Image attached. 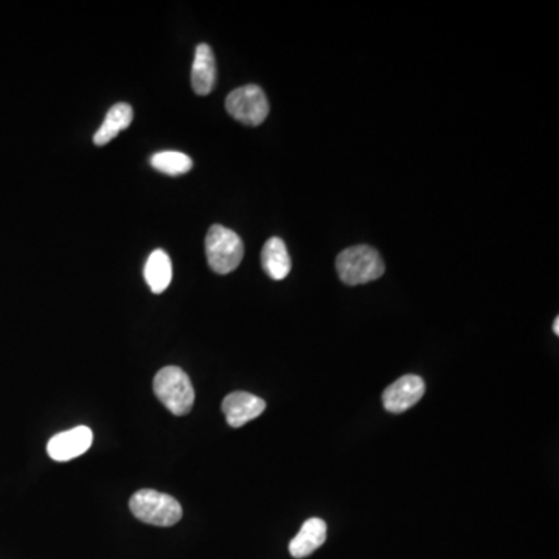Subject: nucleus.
Here are the masks:
<instances>
[{"mask_svg":"<svg viewBox=\"0 0 559 559\" xmlns=\"http://www.w3.org/2000/svg\"><path fill=\"white\" fill-rule=\"evenodd\" d=\"M336 269L345 285H365L384 275L385 264L376 249L354 246L338 255Z\"/></svg>","mask_w":559,"mask_h":559,"instance_id":"1","label":"nucleus"},{"mask_svg":"<svg viewBox=\"0 0 559 559\" xmlns=\"http://www.w3.org/2000/svg\"><path fill=\"white\" fill-rule=\"evenodd\" d=\"M154 391L160 402L178 417L187 415L195 404V389L190 378L175 365L158 370L154 378Z\"/></svg>","mask_w":559,"mask_h":559,"instance_id":"2","label":"nucleus"},{"mask_svg":"<svg viewBox=\"0 0 559 559\" xmlns=\"http://www.w3.org/2000/svg\"><path fill=\"white\" fill-rule=\"evenodd\" d=\"M129 508L138 521L158 527H171L182 517V507L175 497L154 490L137 491L129 501Z\"/></svg>","mask_w":559,"mask_h":559,"instance_id":"3","label":"nucleus"},{"mask_svg":"<svg viewBox=\"0 0 559 559\" xmlns=\"http://www.w3.org/2000/svg\"><path fill=\"white\" fill-rule=\"evenodd\" d=\"M206 254L213 272L230 274L243 261V239L230 229L215 224L207 233Z\"/></svg>","mask_w":559,"mask_h":559,"instance_id":"4","label":"nucleus"},{"mask_svg":"<svg viewBox=\"0 0 559 559\" xmlns=\"http://www.w3.org/2000/svg\"><path fill=\"white\" fill-rule=\"evenodd\" d=\"M226 109L237 122L259 127L269 116V101L259 86L248 85L229 94Z\"/></svg>","mask_w":559,"mask_h":559,"instance_id":"5","label":"nucleus"},{"mask_svg":"<svg viewBox=\"0 0 559 559\" xmlns=\"http://www.w3.org/2000/svg\"><path fill=\"white\" fill-rule=\"evenodd\" d=\"M426 391L424 381L417 375H406L389 385L382 393L385 411L402 413L415 406Z\"/></svg>","mask_w":559,"mask_h":559,"instance_id":"6","label":"nucleus"},{"mask_svg":"<svg viewBox=\"0 0 559 559\" xmlns=\"http://www.w3.org/2000/svg\"><path fill=\"white\" fill-rule=\"evenodd\" d=\"M94 433L86 426L70 429L66 432L58 433L50 438L47 444V452L56 462H69L85 454L86 451L92 446Z\"/></svg>","mask_w":559,"mask_h":559,"instance_id":"7","label":"nucleus"},{"mask_svg":"<svg viewBox=\"0 0 559 559\" xmlns=\"http://www.w3.org/2000/svg\"><path fill=\"white\" fill-rule=\"evenodd\" d=\"M266 411V402L248 391H233L224 398L222 412L230 428H241L249 422L259 418Z\"/></svg>","mask_w":559,"mask_h":559,"instance_id":"8","label":"nucleus"},{"mask_svg":"<svg viewBox=\"0 0 559 559\" xmlns=\"http://www.w3.org/2000/svg\"><path fill=\"white\" fill-rule=\"evenodd\" d=\"M217 85V61L207 44L196 47L195 61L191 67V86L198 96H208Z\"/></svg>","mask_w":559,"mask_h":559,"instance_id":"9","label":"nucleus"},{"mask_svg":"<svg viewBox=\"0 0 559 559\" xmlns=\"http://www.w3.org/2000/svg\"><path fill=\"white\" fill-rule=\"evenodd\" d=\"M327 539V523L319 517H311L301 525L300 532L290 543V554L294 558L310 556L319 547H322Z\"/></svg>","mask_w":559,"mask_h":559,"instance_id":"10","label":"nucleus"},{"mask_svg":"<svg viewBox=\"0 0 559 559\" xmlns=\"http://www.w3.org/2000/svg\"><path fill=\"white\" fill-rule=\"evenodd\" d=\"M261 264L272 280H283L290 272V257L281 238H270L261 250Z\"/></svg>","mask_w":559,"mask_h":559,"instance_id":"11","label":"nucleus"},{"mask_svg":"<svg viewBox=\"0 0 559 559\" xmlns=\"http://www.w3.org/2000/svg\"><path fill=\"white\" fill-rule=\"evenodd\" d=\"M132 118H134V111L131 106L127 103H117L112 106L106 116L105 123L94 136V143L97 147H105L111 142L112 138H116L120 131L127 129L131 125Z\"/></svg>","mask_w":559,"mask_h":559,"instance_id":"12","label":"nucleus"},{"mask_svg":"<svg viewBox=\"0 0 559 559\" xmlns=\"http://www.w3.org/2000/svg\"><path fill=\"white\" fill-rule=\"evenodd\" d=\"M171 279H173V264L168 254L162 249L154 250L145 264V280L148 283L149 290H153L154 294H160L168 288Z\"/></svg>","mask_w":559,"mask_h":559,"instance_id":"13","label":"nucleus"},{"mask_svg":"<svg viewBox=\"0 0 559 559\" xmlns=\"http://www.w3.org/2000/svg\"><path fill=\"white\" fill-rule=\"evenodd\" d=\"M149 162L154 169L168 176L185 175L193 167L190 156L179 153V151H160V153L153 154Z\"/></svg>","mask_w":559,"mask_h":559,"instance_id":"14","label":"nucleus"},{"mask_svg":"<svg viewBox=\"0 0 559 559\" xmlns=\"http://www.w3.org/2000/svg\"><path fill=\"white\" fill-rule=\"evenodd\" d=\"M554 334H556V336H559V319H558V317H556V319H554Z\"/></svg>","mask_w":559,"mask_h":559,"instance_id":"15","label":"nucleus"}]
</instances>
